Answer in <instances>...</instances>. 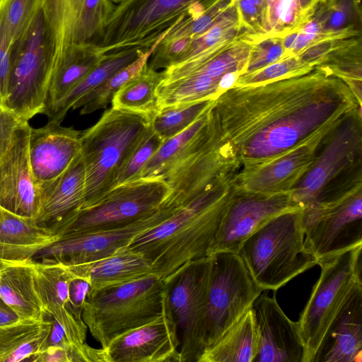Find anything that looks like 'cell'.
<instances>
[{"mask_svg":"<svg viewBox=\"0 0 362 362\" xmlns=\"http://www.w3.org/2000/svg\"><path fill=\"white\" fill-rule=\"evenodd\" d=\"M218 134L241 168L266 160L361 112L341 78L315 67L299 75L233 86L214 101Z\"/></svg>","mask_w":362,"mask_h":362,"instance_id":"1","label":"cell"},{"mask_svg":"<svg viewBox=\"0 0 362 362\" xmlns=\"http://www.w3.org/2000/svg\"><path fill=\"white\" fill-rule=\"evenodd\" d=\"M235 175L217 182L129 245L145 255L165 283L187 262L208 256Z\"/></svg>","mask_w":362,"mask_h":362,"instance_id":"2","label":"cell"},{"mask_svg":"<svg viewBox=\"0 0 362 362\" xmlns=\"http://www.w3.org/2000/svg\"><path fill=\"white\" fill-rule=\"evenodd\" d=\"M303 209L274 217L250 235L238 254L263 291H276L317 264L305 245Z\"/></svg>","mask_w":362,"mask_h":362,"instance_id":"3","label":"cell"},{"mask_svg":"<svg viewBox=\"0 0 362 362\" xmlns=\"http://www.w3.org/2000/svg\"><path fill=\"white\" fill-rule=\"evenodd\" d=\"M150 121L148 115L111 107L94 125L81 132V155L86 172L82 209L93 206L116 186L122 165Z\"/></svg>","mask_w":362,"mask_h":362,"instance_id":"4","label":"cell"},{"mask_svg":"<svg viewBox=\"0 0 362 362\" xmlns=\"http://www.w3.org/2000/svg\"><path fill=\"white\" fill-rule=\"evenodd\" d=\"M57 53L55 35L40 5L11 47L4 106L21 122L44 110Z\"/></svg>","mask_w":362,"mask_h":362,"instance_id":"5","label":"cell"},{"mask_svg":"<svg viewBox=\"0 0 362 362\" xmlns=\"http://www.w3.org/2000/svg\"><path fill=\"white\" fill-rule=\"evenodd\" d=\"M166 283L156 274L123 285L88 292L82 319L105 349L117 336L146 324L163 312Z\"/></svg>","mask_w":362,"mask_h":362,"instance_id":"6","label":"cell"},{"mask_svg":"<svg viewBox=\"0 0 362 362\" xmlns=\"http://www.w3.org/2000/svg\"><path fill=\"white\" fill-rule=\"evenodd\" d=\"M362 245L318 261L320 275L297 322L303 362H313L332 322L358 284H362Z\"/></svg>","mask_w":362,"mask_h":362,"instance_id":"7","label":"cell"},{"mask_svg":"<svg viewBox=\"0 0 362 362\" xmlns=\"http://www.w3.org/2000/svg\"><path fill=\"white\" fill-rule=\"evenodd\" d=\"M158 177H141L115 186L92 206L80 209L49 228L59 236L124 226L152 214L169 194Z\"/></svg>","mask_w":362,"mask_h":362,"instance_id":"8","label":"cell"},{"mask_svg":"<svg viewBox=\"0 0 362 362\" xmlns=\"http://www.w3.org/2000/svg\"><path fill=\"white\" fill-rule=\"evenodd\" d=\"M302 224L317 262L362 245L361 173L334 199L303 209Z\"/></svg>","mask_w":362,"mask_h":362,"instance_id":"9","label":"cell"},{"mask_svg":"<svg viewBox=\"0 0 362 362\" xmlns=\"http://www.w3.org/2000/svg\"><path fill=\"white\" fill-rule=\"evenodd\" d=\"M211 256L212 266L205 314V349L214 344L236 323L264 291L254 281L238 253L223 252Z\"/></svg>","mask_w":362,"mask_h":362,"instance_id":"10","label":"cell"},{"mask_svg":"<svg viewBox=\"0 0 362 362\" xmlns=\"http://www.w3.org/2000/svg\"><path fill=\"white\" fill-rule=\"evenodd\" d=\"M217 0H123L115 6L100 45L104 54L151 47L192 6Z\"/></svg>","mask_w":362,"mask_h":362,"instance_id":"11","label":"cell"},{"mask_svg":"<svg viewBox=\"0 0 362 362\" xmlns=\"http://www.w3.org/2000/svg\"><path fill=\"white\" fill-rule=\"evenodd\" d=\"M212 257L192 260L167 282L168 302L177 325L180 362H198L205 349L207 288Z\"/></svg>","mask_w":362,"mask_h":362,"instance_id":"12","label":"cell"},{"mask_svg":"<svg viewBox=\"0 0 362 362\" xmlns=\"http://www.w3.org/2000/svg\"><path fill=\"white\" fill-rule=\"evenodd\" d=\"M362 151V114L356 112L341 123L327 138L308 172L291 191L303 209L327 202L332 182L351 168Z\"/></svg>","mask_w":362,"mask_h":362,"instance_id":"13","label":"cell"},{"mask_svg":"<svg viewBox=\"0 0 362 362\" xmlns=\"http://www.w3.org/2000/svg\"><path fill=\"white\" fill-rule=\"evenodd\" d=\"M179 207L163 204L152 214L124 226L61 235L54 243L39 251L32 259L65 267L95 261L120 248L129 247L138 235L156 226Z\"/></svg>","mask_w":362,"mask_h":362,"instance_id":"14","label":"cell"},{"mask_svg":"<svg viewBox=\"0 0 362 362\" xmlns=\"http://www.w3.org/2000/svg\"><path fill=\"white\" fill-rule=\"evenodd\" d=\"M300 209H303L291 192L258 193L234 185L208 256L223 252L238 253L243 243L270 219Z\"/></svg>","mask_w":362,"mask_h":362,"instance_id":"15","label":"cell"},{"mask_svg":"<svg viewBox=\"0 0 362 362\" xmlns=\"http://www.w3.org/2000/svg\"><path fill=\"white\" fill-rule=\"evenodd\" d=\"M337 127L321 129L266 160L240 168L234 177L235 187L266 194L290 192L308 172L325 141Z\"/></svg>","mask_w":362,"mask_h":362,"instance_id":"16","label":"cell"},{"mask_svg":"<svg viewBox=\"0 0 362 362\" xmlns=\"http://www.w3.org/2000/svg\"><path fill=\"white\" fill-rule=\"evenodd\" d=\"M177 325L167 299L161 314L102 349L105 362H180Z\"/></svg>","mask_w":362,"mask_h":362,"instance_id":"17","label":"cell"},{"mask_svg":"<svg viewBox=\"0 0 362 362\" xmlns=\"http://www.w3.org/2000/svg\"><path fill=\"white\" fill-rule=\"evenodd\" d=\"M30 128L28 122L21 123L0 158V206L21 217L35 220L40 195L30 165Z\"/></svg>","mask_w":362,"mask_h":362,"instance_id":"18","label":"cell"},{"mask_svg":"<svg viewBox=\"0 0 362 362\" xmlns=\"http://www.w3.org/2000/svg\"><path fill=\"white\" fill-rule=\"evenodd\" d=\"M255 300L253 312L257 351L253 362H303L305 349L297 322L289 319L277 303L275 291Z\"/></svg>","mask_w":362,"mask_h":362,"instance_id":"19","label":"cell"},{"mask_svg":"<svg viewBox=\"0 0 362 362\" xmlns=\"http://www.w3.org/2000/svg\"><path fill=\"white\" fill-rule=\"evenodd\" d=\"M81 132L49 120L37 129L30 128V165L40 195L57 180L81 152Z\"/></svg>","mask_w":362,"mask_h":362,"instance_id":"20","label":"cell"},{"mask_svg":"<svg viewBox=\"0 0 362 362\" xmlns=\"http://www.w3.org/2000/svg\"><path fill=\"white\" fill-rule=\"evenodd\" d=\"M35 290L48 315L64 329L69 340L76 344L86 343L88 328L74 313L69 298V284L74 276L66 267L33 259Z\"/></svg>","mask_w":362,"mask_h":362,"instance_id":"21","label":"cell"},{"mask_svg":"<svg viewBox=\"0 0 362 362\" xmlns=\"http://www.w3.org/2000/svg\"><path fill=\"white\" fill-rule=\"evenodd\" d=\"M361 361L362 284H358L329 325L313 362Z\"/></svg>","mask_w":362,"mask_h":362,"instance_id":"22","label":"cell"},{"mask_svg":"<svg viewBox=\"0 0 362 362\" xmlns=\"http://www.w3.org/2000/svg\"><path fill=\"white\" fill-rule=\"evenodd\" d=\"M66 267L74 275L88 280L90 291L123 285L155 274L145 255L129 247L93 262Z\"/></svg>","mask_w":362,"mask_h":362,"instance_id":"23","label":"cell"},{"mask_svg":"<svg viewBox=\"0 0 362 362\" xmlns=\"http://www.w3.org/2000/svg\"><path fill=\"white\" fill-rule=\"evenodd\" d=\"M59 235L35 220L17 216L0 206V267L31 260Z\"/></svg>","mask_w":362,"mask_h":362,"instance_id":"24","label":"cell"},{"mask_svg":"<svg viewBox=\"0 0 362 362\" xmlns=\"http://www.w3.org/2000/svg\"><path fill=\"white\" fill-rule=\"evenodd\" d=\"M85 197L86 172L80 152L64 173L40 194L35 221L50 227L81 209Z\"/></svg>","mask_w":362,"mask_h":362,"instance_id":"25","label":"cell"},{"mask_svg":"<svg viewBox=\"0 0 362 362\" xmlns=\"http://www.w3.org/2000/svg\"><path fill=\"white\" fill-rule=\"evenodd\" d=\"M254 40L245 33L233 44L206 61L193 66L175 65L163 71L162 81L176 79L192 74L202 73L221 84L223 92L234 86L244 73Z\"/></svg>","mask_w":362,"mask_h":362,"instance_id":"26","label":"cell"},{"mask_svg":"<svg viewBox=\"0 0 362 362\" xmlns=\"http://www.w3.org/2000/svg\"><path fill=\"white\" fill-rule=\"evenodd\" d=\"M105 56L99 45L71 44L64 49L55 62L42 112L76 86Z\"/></svg>","mask_w":362,"mask_h":362,"instance_id":"27","label":"cell"},{"mask_svg":"<svg viewBox=\"0 0 362 362\" xmlns=\"http://www.w3.org/2000/svg\"><path fill=\"white\" fill-rule=\"evenodd\" d=\"M0 297L20 320L39 321L48 315L35 290L33 259L1 269Z\"/></svg>","mask_w":362,"mask_h":362,"instance_id":"28","label":"cell"},{"mask_svg":"<svg viewBox=\"0 0 362 362\" xmlns=\"http://www.w3.org/2000/svg\"><path fill=\"white\" fill-rule=\"evenodd\" d=\"M149 48L132 47L106 54L103 59L76 86L42 114L46 115L49 120L62 123L76 102L115 72L135 61Z\"/></svg>","mask_w":362,"mask_h":362,"instance_id":"29","label":"cell"},{"mask_svg":"<svg viewBox=\"0 0 362 362\" xmlns=\"http://www.w3.org/2000/svg\"><path fill=\"white\" fill-rule=\"evenodd\" d=\"M52 317L0 326V362L33 361L46 346Z\"/></svg>","mask_w":362,"mask_h":362,"instance_id":"30","label":"cell"},{"mask_svg":"<svg viewBox=\"0 0 362 362\" xmlns=\"http://www.w3.org/2000/svg\"><path fill=\"white\" fill-rule=\"evenodd\" d=\"M257 333L250 308L218 341L204 351L198 362H253Z\"/></svg>","mask_w":362,"mask_h":362,"instance_id":"31","label":"cell"},{"mask_svg":"<svg viewBox=\"0 0 362 362\" xmlns=\"http://www.w3.org/2000/svg\"><path fill=\"white\" fill-rule=\"evenodd\" d=\"M163 72L151 69L148 62L114 95L112 107L152 116L158 111L157 89Z\"/></svg>","mask_w":362,"mask_h":362,"instance_id":"32","label":"cell"},{"mask_svg":"<svg viewBox=\"0 0 362 362\" xmlns=\"http://www.w3.org/2000/svg\"><path fill=\"white\" fill-rule=\"evenodd\" d=\"M245 33L233 4L208 30L192 38L175 63L177 65L198 56L223 49Z\"/></svg>","mask_w":362,"mask_h":362,"instance_id":"33","label":"cell"},{"mask_svg":"<svg viewBox=\"0 0 362 362\" xmlns=\"http://www.w3.org/2000/svg\"><path fill=\"white\" fill-rule=\"evenodd\" d=\"M316 67L343 80L362 103L361 35L346 39Z\"/></svg>","mask_w":362,"mask_h":362,"instance_id":"34","label":"cell"},{"mask_svg":"<svg viewBox=\"0 0 362 362\" xmlns=\"http://www.w3.org/2000/svg\"><path fill=\"white\" fill-rule=\"evenodd\" d=\"M323 33L337 38L361 35V11L358 0L322 3L313 13Z\"/></svg>","mask_w":362,"mask_h":362,"instance_id":"35","label":"cell"},{"mask_svg":"<svg viewBox=\"0 0 362 362\" xmlns=\"http://www.w3.org/2000/svg\"><path fill=\"white\" fill-rule=\"evenodd\" d=\"M160 40L135 61L115 72L102 84L80 98L71 109L81 107L80 115H83L106 107L111 103L115 93L142 69Z\"/></svg>","mask_w":362,"mask_h":362,"instance_id":"36","label":"cell"},{"mask_svg":"<svg viewBox=\"0 0 362 362\" xmlns=\"http://www.w3.org/2000/svg\"><path fill=\"white\" fill-rule=\"evenodd\" d=\"M214 101L204 99L159 109L151 117L150 125L164 141L188 127Z\"/></svg>","mask_w":362,"mask_h":362,"instance_id":"37","label":"cell"},{"mask_svg":"<svg viewBox=\"0 0 362 362\" xmlns=\"http://www.w3.org/2000/svg\"><path fill=\"white\" fill-rule=\"evenodd\" d=\"M111 0H85L76 22L71 44L100 45L115 6Z\"/></svg>","mask_w":362,"mask_h":362,"instance_id":"38","label":"cell"},{"mask_svg":"<svg viewBox=\"0 0 362 362\" xmlns=\"http://www.w3.org/2000/svg\"><path fill=\"white\" fill-rule=\"evenodd\" d=\"M233 4V0H217L195 17H184L170 28L160 42L189 37L194 38L211 28Z\"/></svg>","mask_w":362,"mask_h":362,"instance_id":"39","label":"cell"},{"mask_svg":"<svg viewBox=\"0 0 362 362\" xmlns=\"http://www.w3.org/2000/svg\"><path fill=\"white\" fill-rule=\"evenodd\" d=\"M163 142L149 124L122 165L117 177L116 186L141 178L144 168Z\"/></svg>","mask_w":362,"mask_h":362,"instance_id":"40","label":"cell"},{"mask_svg":"<svg viewBox=\"0 0 362 362\" xmlns=\"http://www.w3.org/2000/svg\"><path fill=\"white\" fill-rule=\"evenodd\" d=\"M314 69L303 62L298 56L287 57L259 69L240 74L234 86L257 85L305 74Z\"/></svg>","mask_w":362,"mask_h":362,"instance_id":"41","label":"cell"},{"mask_svg":"<svg viewBox=\"0 0 362 362\" xmlns=\"http://www.w3.org/2000/svg\"><path fill=\"white\" fill-rule=\"evenodd\" d=\"M242 28L254 40L269 32L267 0H233Z\"/></svg>","mask_w":362,"mask_h":362,"instance_id":"42","label":"cell"},{"mask_svg":"<svg viewBox=\"0 0 362 362\" xmlns=\"http://www.w3.org/2000/svg\"><path fill=\"white\" fill-rule=\"evenodd\" d=\"M40 6V0H5V20L13 43L28 29Z\"/></svg>","mask_w":362,"mask_h":362,"instance_id":"43","label":"cell"},{"mask_svg":"<svg viewBox=\"0 0 362 362\" xmlns=\"http://www.w3.org/2000/svg\"><path fill=\"white\" fill-rule=\"evenodd\" d=\"M285 57L281 37H264L254 42L243 74L249 73Z\"/></svg>","mask_w":362,"mask_h":362,"instance_id":"44","label":"cell"},{"mask_svg":"<svg viewBox=\"0 0 362 362\" xmlns=\"http://www.w3.org/2000/svg\"><path fill=\"white\" fill-rule=\"evenodd\" d=\"M191 40L189 37H182L167 42L160 40L148 60V65L156 71L172 66Z\"/></svg>","mask_w":362,"mask_h":362,"instance_id":"45","label":"cell"},{"mask_svg":"<svg viewBox=\"0 0 362 362\" xmlns=\"http://www.w3.org/2000/svg\"><path fill=\"white\" fill-rule=\"evenodd\" d=\"M5 0H0V103L4 105L6 94L12 40L9 36L4 15Z\"/></svg>","mask_w":362,"mask_h":362,"instance_id":"46","label":"cell"},{"mask_svg":"<svg viewBox=\"0 0 362 362\" xmlns=\"http://www.w3.org/2000/svg\"><path fill=\"white\" fill-rule=\"evenodd\" d=\"M40 3L56 37L57 59L62 50L63 1L62 0H40Z\"/></svg>","mask_w":362,"mask_h":362,"instance_id":"47","label":"cell"},{"mask_svg":"<svg viewBox=\"0 0 362 362\" xmlns=\"http://www.w3.org/2000/svg\"><path fill=\"white\" fill-rule=\"evenodd\" d=\"M84 1L85 0H62L63 33L62 52L71 44L74 28Z\"/></svg>","mask_w":362,"mask_h":362,"instance_id":"48","label":"cell"},{"mask_svg":"<svg viewBox=\"0 0 362 362\" xmlns=\"http://www.w3.org/2000/svg\"><path fill=\"white\" fill-rule=\"evenodd\" d=\"M89 291L90 283L88 281L74 274L69 284V298L74 314L81 320H83V307Z\"/></svg>","mask_w":362,"mask_h":362,"instance_id":"49","label":"cell"},{"mask_svg":"<svg viewBox=\"0 0 362 362\" xmlns=\"http://www.w3.org/2000/svg\"><path fill=\"white\" fill-rule=\"evenodd\" d=\"M22 122L13 112L0 103V158L9 146L15 130Z\"/></svg>","mask_w":362,"mask_h":362,"instance_id":"50","label":"cell"},{"mask_svg":"<svg viewBox=\"0 0 362 362\" xmlns=\"http://www.w3.org/2000/svg\"><path fill=\"white\" fill-rule=\"evenodd\" d=\"M33 362H70L68 351L60 346H48L38 354Z\"/></svg>","mask_w":362,"mask_h":362,"instance_id":"51","label":"cell"},{"mask_svg":"<svg viewBox=\"0 0 362 362\" xmlns=\"http://www.w3.org/2000/svg\"><path fill=\"white\" fill-rule=\"evenodd\" d=\"M72 344L67 338L63 327L52 317V327L47 337L46 346H55L64 349H69Z\"/></svg>","mask_w":362,"mask_h":362,"instance_id":"52","label":"cell"},{"mask_svg":"<svg viewBox=\"0 0 362 362\" xmlns=\"http://www.w3.org/2000/svg\"><path fill=\"white\" fill-rule=\"evenodd\" d=\"M20 321L16 313L0 297V326Z\"/></svg>","mask_w":362,"mask_h":362,"instance_id":"53","label":"cell"},{"mask_svg":"<svg viewBox=\"0 0 362 362\" xmlns=\"http://www.w3.org/2000/svg\"><path fill=\"white\" fill-rule=\"evenodd\" d=\"M326 0H299L303 18L307 22Z\"/></svg>","mask_w":362,"mask_h":362,"instance_id":"54","label":"cell"},{"mask_svg":"<svg viewBox=\"0 0 362 362\" xmlns=\"http://www.w3.org/2000/svg\"><path fill=\"white\" fill-rule=\"evenodd\" d=\"M111 1H113V2H115V3H118V4H119V2H121V1H123V0H111Z\"/></svg>","mask_w":362,"mask_h":362,"instance_id":"55","label":"cell"},{"mask_svg":"<svg viewBox=\"0 0 362 362\" xmlns=\"http://www.w3.org/2000/svg\"><path fill=\"white\" fill-rule=\"evenodd\" d=\"M335 0H326L325 2H332V1H334Z\"/></svg>","mask_w":362,"mask_h":362,"instance_id":"56","label":"cell"},{"mask_svg":"<svg viewBox=\"0 0 362 362\" xmlns=\"http://www.w3.org/2000/svg\"><path fill=\"white\" fill-rule=\"evenodd\" d=\"M1 268L0 267V271H1Z\"/></svg>","mask_w":362,"mask_h":362,"instance_id":"57","label":"cell"}]
</instances>
